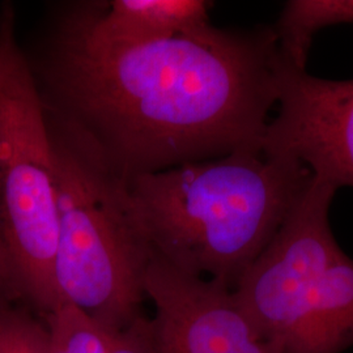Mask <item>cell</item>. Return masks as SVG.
I'll list each match as a JSON object with an SVG mask.
<instances>
[{"label":"cell","instance_id":"obj_5","mask_svg":"<svg viewBox=\"0 0 353 353\" xmlns=\"http://www.w3.org/2000/svg\"><path fill=\"white\" fill-rule=\"evenodd\" d=\"M0 229L20 303L49 314L59 306L58 189L48 117L26 58L0 92Z\"/></svg>","mask_w":353,"mask_h":353},{"label":"cell","instance_id":"obj_7","mask_svg":"<svg viewBox=\"0 0 353 353\" xmlns=\"http://www.w3.org/2000/svg\"><path fill=\"white\" fill-rule=\"evenodd\" d=\"M144 287L157 353H271L227 285L152 254Z\"/></svg>","mask_w":353,"mask_h":353},{"label":"cell","instance_id":"obj_3","mask_svg":"<svg viewBox=\"0 0 353 353\" xmlns=\"http://www.w3.org/2000/svg\"><path fill=\"white\" fill-rule=\"evenodd\" d=\"M336 191L312 176L233 288L271 353H343L353 347V259L328 217Z\"/></svg>","mask_w":353,"mask_h":353},{"label":"cell","instance_id":"obj_6","mask_svg":"<svg viewBox=\"0 0 353 353\" xmlns=\"http://www.w3.org/2000/svg\"><path fill=\"white\" fill-rule=\"evenodd\" d=\"M278 89L262 151L300 163L338 190L353 188V79L316 77L281 57Z\"/></svg>","mask_w":353,"mask_h":353},{"label":"cell","instance_id":"obj_8","mask_svg":"<svg viewBox=\"0 0 353 353\" xmlns=\"http://www.w3.org/2000/svg\"><path fill=\"white\" fill-rule=\"evenodd\" d=\"M85 8L103 37L130 43L198 36L212 26L204 0H114Z\"/></svg>","mask_w":353,"mask_h":353},{"label":"cell","instance_id":"obj_11","mask_svg":"<svg viewBox=\"0 0 353 353\" xmlns=\"http://www.w3.org/2000/svg\"><path fill=\"white\" fill-rule=\"evenodd\" d=\"M0 353H48L42 318L23 303H0Z\"/></svg>","mask_w":353,"mask_h":353},{"label":"cell","instance_id":"obj_14","mask_svg":"<svg viewBox=\"0 0 353 353\" xmlns=\"http://www.w3.org/2000/svg\"><path fill=\"white\" fill-rule=\"evenodd\" d=\"M0 303H20L14 287L12 268L0 229Z\"/></svg>","mask_w":353,"mask_h":353},{"label":"cell","instance_id":"obj_12","mask_svg":"<svg viewBox=\"0 0 353 353\" xmlns=\"http://www.w3.org/2000/svg\"><path fill=\"white\" fill-rule=\"evenodd\" d=\"M108 353H157L151 318L141 316L117 332Z\"/></svg>","mask_w":353,"mask_h":353},{"label":"cell","instance_id":"obj_9","mask_svg":"<svg viewBox=\"0 0 353 353\" xmlns=\"http://www.w3.org/2000/svg\"><path fill=\"white\" fill-rule=\"evenodd\" d=\"M341 24H353V0H290L272 29L283 59L306 68L316 32Z\"/></svg>","mask_w":353,"mask_h":353},{"label":"cell","instance_id":"obj_1","mask_svg":"<svg viewBox=\"0 0 353 353\" xmlns=\"http://www.w3.org/2000/svg\"><path fill=\"white\" fill-rule=\"evenodd\" d=\"M280 65L272 26L130 43L103 37L77 6L51 39L38 90L51 126L127 182L262 151Z\"/></svg>","mask_w":353,"mask_h":353},{"label":"cell","instance_id":"obj_2","mask_svg":"<svg viewBox=\"0 0 353 353\" xmlns=\"http://www.w3.org/2000/svg\"><path fill=\"white\" fill-rule=\"evenodd\" d=\"M310 178L288 157L240 151L134 176L126 186L152 254L233 290Z\"/></svg>","mask_w":353,"mask_h":353},{"label":"cell","instance_id":"obj_4","mask_svg":"<svg viewBox=\"0 0 353 353\" xmlns=\"http://www.w3.org/2000/svg\"><path fill=\"white\" fill-rule=\"evenodd\" d=\"M49 128L59 204L54 265L59 305L70 303L106 327L126 328L144 316L152 255L132 219L126 182Z\"/></svg>","mask_w":353,"mask_h":353},{"label":"cell","instance_id":"obj_13","mask_svg":"<svg viewBox=\"0 0 353 353\" xmlns=\"http://www.w3.org/2000/svg\"><path fill=\"white\" fill-rule=\"evenodd\" d=\"M24 58L17 48L13 32V14L4 10L0 16V92L12 75L14 67Z\"/></svg>","mask_w":353,"mask_h":353},{"label":"cell","instance_id":"obj_10","mask_svg":"<svg viewBox=\"0 0 353 353\" xmlns=\"http://www.w3.org/2000/svg\"><path fill=\"white\" fill-rule=\"evenodd\" d=\"M41 318L48 353H108L119 331L103 326L70 303H61Z\"/></svg>","mask_w":353,"mask_h":353}]
</instances>
